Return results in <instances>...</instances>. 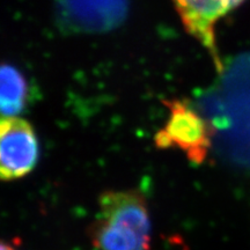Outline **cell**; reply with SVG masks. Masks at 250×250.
<instances>
[{
	"label": "cell",
	"instance_id": "6da1fadb",
	"mask_svg": "<svg viewBox=\"0 0 250 250\" xmlns=\"http://www.w3.org/2000/svg\"><path fill=\"white\" fill-rule=\"evenodd\" d=\"M151 219L147 203L137 190L103 192L90 236L99 250H149Z\"/></svg>",
	"mask_w": 250,
	"mask_h": 250
},
{
	"label": "cell",
	"instance_id": "7a4b0ae2",
	"mask_svg": "<svg viewBox=\"0 0 250 250\" xmlns=\"http://www.w3.org/2000/svg\"><path fill=\"white\" fill-rule=\"evenodd\" d=\"M169 110L167 123L155 134L159 148H177L188 160L201 165L206 160L212 145V129L204 117L184 100H167Z\"/></svg>",
	"mask_w": 250,
	"mask_h": 250
},
{
	"label": "cell",
	"instance_id": "3957f363",
	"mask_svg": "<svg viewBox=\"0 0 250 250\" xmlns=\"http://www.w3.org/2000/svg\"><path fill=\"white\" fill-rule=\"evenodd\" d=\"M129 11L127 0H56V17L62 29L101 34L120 27Z\"/></svg>",
	"mask_w": 250,
	"mask_h": 250
},
{
	"label": "cell",
	"instance_id": "277c9868",
	"mask_svg": "<svg viewBox=\"0 0 250 250\" xmlns=\"http://www.w3.org/2000/svg\"><path fill=\"white\" fill-rule=\"evenodd\" d=\"M39 142L33 126L22 118L2 117L0 123V175L4 181L21 179L35 168Z\"/></svg>",
	"mask_w": 250,
	"mask_h": 250
},
{
	"label": "cell",
	"instance_id": "5b68a950",
	"mask_svg": "<svg viewBox=\"0 0 250 250\" xmlns=\"http://www.w3.org/2000/svg\"><path fill=\"white\" fill-rule=\"evenodd\" d=\"M242 1L245 0H173L187 31L210 52L218 71L224 67L215 43V26Z\"/></svg>",
	"mask_w": 250,
	"mask_h": 250
},
{
	"label": "cell",
	"instance_id": "8992f818",
	"mask_svg": "<svg viewBox=\"0 0 250 250\" xmlns=\"http://www.w3.org/2000/svg\"><path fill=\"white\" fill-rule=\"evenodd\" d=\"M28 102V83L22 74L9 64L1 67L0 108L2 117H17Z\"/></svg>",
	"mask_w": 250,
	"mask_h": 250
},
{
	"label": "cell",
	"instance_id": "52a82bcc",
	"mask_svg": "<svg viewBox=\"0 0 250 250\" xmlns=\"http://www.w3.org/2000/svg\"><path fill=\"white\" fill-rule=\"evenodd\" d=\"M0 250H17V249H15L14 247L11 245V243L2 241L1 242V248H0Z\"/></svg>",
	"mask_w": 250,
	"mask_h": 250
}]
</instances>
